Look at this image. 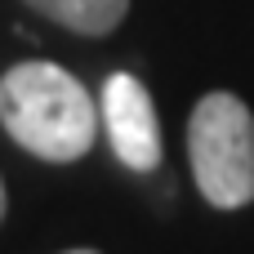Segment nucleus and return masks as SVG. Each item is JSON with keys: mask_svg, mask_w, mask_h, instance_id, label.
<instances>
[{"mask_svg": "<svg viewBox=\"0 0 254 254\" xmlns=\"http://www.w3.org/2000/svg\"><path fill=\"white\" fill-rule=\"evenodd\" d=\"M27 4L40 18H49V22L67 27V31H80V36L112 31L129 9V0H27Z\"/></svg>", "mask_w": 254, "mask_h": 254, "instance_id": "obj_4", "label": "nucleus"}, {"mask_svg": "<svg viewBox=\"0 0 254 254\" xmlns=\"http://www.w3.org/2000/svg\"><path fill=\"white\" fill-rule=\"evenodd\" d=\"M0 125L40 161L67 165L98 138V103L54 63H18L0 80Z\"/></svg>", "mask_w": 254, "mask_h": 254, "instance_id": "obj_1", "label": "nucleus"}, {"mask_svg": "<svg viewBox=\"0 0 254 254\" xmlns=\"http://www.w3.org/2000/svg\"><path fill=\"white\" fill-rule=\"evenodd\" d=\"M98 125L112 138V152L125 170L147 174L161 165V125H156V107L152 94L143 89L138 76L129 71H112L103 85V103H98Z\"/></svg>", "mask_w": 254, "mask_h": 254, "instance_id": "obj_3", "label": "nucleus"}, {"mask_svg": "<svg viewBox=\"0 0 254 254\" xmlns=\"http://www.w3.org/2000/svg\"><path fill=\"white\" fill-rule=\"evenodd\" d=\"M0 219H4V183H0Z\"/></svg>", "mask_w": 254, "mask_h": 254, "instance_id": "obj_5", "label": "nucleus"}, {"mask_svg": "<svg viewBox=\"0 0 254 254\" xmlns=\"http://www.w3.org/2000/svg\"><path fill=\"white\" fill-rule=\"evenodd\" d=\"M196 188L219 210L254 201V116L237 94H205L188 125Z\"/></svg>", "mask_w": 254, "mask_h": 254, "instance_id": "obj_2", "label": "nucleus"}, {"mask_svg": "<svg viewBox=\"0 0 254 254\" xmlns=\"http://www.w3.org/2000/svg\"><path fill=\"white\" fill-rule=\"evenodd\" d=\"M67 254H94V250H67Z\"/></svg>", "mask_w": 254, "mask_h": 254, "instance_id": "obj_6", "label": "nucleus"}]
</instances>
